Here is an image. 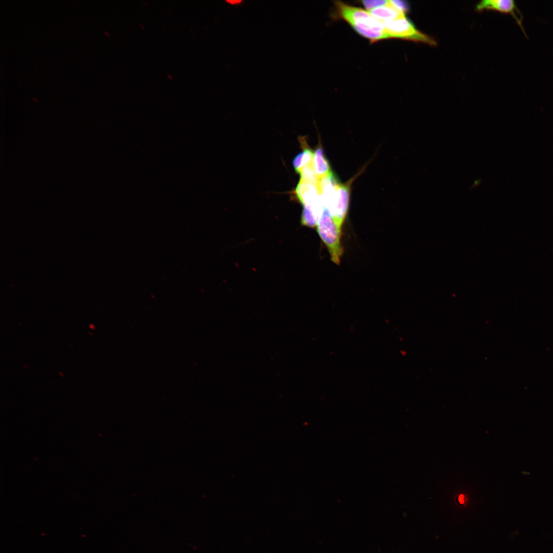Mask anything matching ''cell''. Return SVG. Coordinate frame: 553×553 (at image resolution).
<instances>
[{
  "label": "cell",
  "instance_id": "obj_2",
  "mask_svg": "<svg viewBox=\"0 0 553 553\" xmlns=\"http://www.w3.org/2000/svg\"><path fill=\"white\" fill-rule=\"evenodd\" d=\"M316 226L318 233L327 247L332 261L338 264L343 253L341 244V227L325 207Z\"/></svg>",
  "mask_w": 553,
  "mask_h": 553
},
{
  "label": "cell",
  "instance_id": "obj_4",
  "mask_svg": "<svg viewBox=\"0 0 553 553\" xmlns=\"http://www.w3.org/2000/svg\"><path fill=\"white\" fill-rule=\"evenodd\" d=\"M350 198V183L341 184L324 207L336 223L342 226L347 215Z\"/></svg>",
  "mask_w": 553,
  "mask_h": 553
},
{
  "label": "cell",
  "instance_id": "obj_11",
  "mask_svg": "<svg viewBox=\"0 0 553 553\" xmlns=\"http://www.w3.org/2000/svg\"><path fill=\"white\" fill-rule=\"evenodd\" d=\"M227 2L232 5L238 4L241 2V1H228Z\"/></svg>",
  "mask_w": 553,
  "mask_h": 553
},
{
  "label": "cell",
  "instance_id": "obj_6",
  "mask_svg": "<svg viewBox=\"0 0 553 553\" xmlns=\"http://www.w3.org/2000/svg\"><path fill=\"white\" fill-rule=\"evenodd\" d=\"M369 12L376 18L386 23L395 20L406 15L405 12L393 6L390 1V4L375 8Z\"/></svg>",
  "mask_w": 553,
  "mask_h": 553
},
{
  "label": "cell",
  "instance_id": "obj_5",
  "mask_svg": "<svg viewBox=\"0 0 553 553\" xmlns=\"http://www.w3.org/2000/svg\"><path fill=\"white\" fill-rule=\"evenodd\" d=\"M485 10H494L501 13L511 14L526 36L522 25V15L514 1L484 0L479 2L476 5V10L477 11L481 12Z\"/></svg>",
  "mask_w": 553,
  "mask_h": 553
},
{
  "label": "cell",
  "instance_id": "obj_10",
  "mask_svg": "<svg viewBox=\"0 0 553 553\" xmlns=\"http://www.w3.org/2000/svg\"><path fill=\"white\" fill-rule=\"evenodd\" d=\"M391 0L362 1L361 4L367 11L390 4Z\"/></svg>",
  "mask_w": 553,
  "mask_h": 553
},
{
  "label": "cell",
  "instance_id": "obj_12",
  "mask_svg": "<svg viewBox=\"0 0 553 553\" xmlns=\"http://www.w3.org/2000/svg\"><path fill=\"white\" fill-rule=\"evenodd\" d=\"M459 501L461 503H463L464 502V496L463 495H460L459 497Z\"/></svg>",
  "mask_w": 553,
  "mask_h": 553
},
{
  "label": "cell",
  "instance_id": "obj_1",
  "mask_svg": "<svg viewBox=\"0 0 553 553\" xmlns=\"http://www.w3.org/2000/svg\"><path fill=\"white\" fill-rule=\"evenodd\" d=\"M334 6L337 16L371 42L391 38L384 23L374 17L368 11L342 1H335Z\"/></svg>",
  "mask_w": 553,
  "mask_h": 553
},
{
  "label": "cell",
  "instance_id": "obj_3",
  "mask_svg": "<svg viewBox=\"0 0 553 553\" xmlns=\"http://www.w3.org/2000/svg\"><path fill=\"white\" fill-rule=\"evenodd\" d=\"M391 38H398L436 46V41L419 31L406 15L384 23Z\"/></svg>",
  "mask_w": 553,
  "mask_h": 553
},
{
  "label": "cell",
  "instance_id": "obj_9",
  "mask_svg": "<svg viewBox=\"0 0 553 553\" xmlns=\"http://www.w3.org/2000/svg\"><path fill=\"white\" fill-rule=\"evenodd\" d=\"M300 175V181L310 183L315 185L318 184V179L314 170L312 163L304 166L299 172Z\"/></svg>",
  "mask_w": 553,
  "mask_h": 553
},
{
  "label": "cell",
  "instance_id": "obj_7",
  "mask_svg": "<svg viewBox=\"0 0 553 553\" xmlns=\"http://www.w3.org/2000/svg\"><path fill=\"white\" fill-rule=\"evenodd\" d=\"M312 165L318 179L323 178L331 172L321 146L317 147L314 152Z\"/></svg>",
  "mask_w": 553,
  "mask_h": 553
},
{
  "label": "cell",
  "instance_id": "obj_8",
  "mask_svg": "<svg viewBox=\"0 0 553 553\" xmlns=\"http://www.w3.org/2000/svg\"><path fill=\"white\" fill-rule=\"evenodd\" d=\"M301 143L303 145V151L298 154L292 161V165L295 171L299 173L305 166L312 163L314 152L307 145H304L303 139H301Z\"/></svg>",
  "mask_w": 553,
  "mask_h": 553
}]
</instances>
